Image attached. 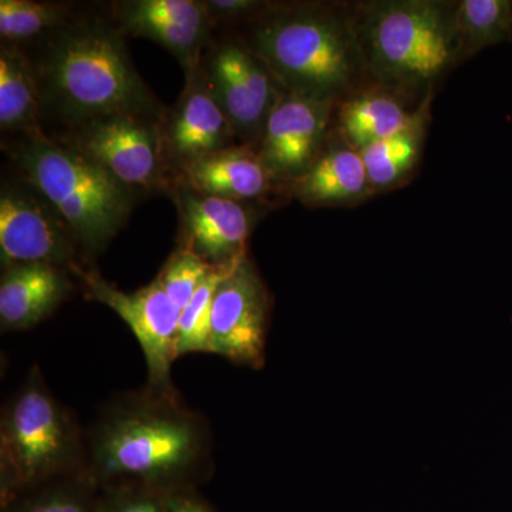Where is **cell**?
Wrapping results in <instances>:
<instances>
[{
  "label": "cell",
  "instance_id": "1",
  "mask_svg": "<svg viewBox=\"0 0 512 512\" xmlns=\"http://www.w3.org/2000/svg\"><path fill=\"white\" fill-rule=\"evenodd\" d=\"M86 450V474L101 491L173 495L197 490L212 473L210 426L175 389L146 386L111 399Z\"/></svg>",
  "mask_w": 512,
  "mask_h": 512
},
{
  "label": "cell",
  "instance_id": "2",
  "mask_svg": "<svg viewBox=\"0 0 512 512\" xmlns=\"http://www.w3.org/2000/svg\"><path fill=\"white\" fill-rule=\"evenodd\" d=\"M29 59L43 119L52 117L66 131L113 114L163 116L167 110L138 74L124 33L101 20H70L37 43Z\"/></svg>",
  "mask_w": 512,
  "mask_h": 512
},
{
  "label": "cell",
  "instance_id": "3",
  "mask_svg": "<svg viewBox=\"0 0 512 512\" xmlns=\"http://www.w3.org/2000/svg\"><path fill=\"white\" fill-rule=\"evenodd\" d=\"M244 40L286 92L339 103L370 83L352 2L266 5Z\"/></svg>",
  "mask_w": 512,
  "mask_h": 512
},
{
  "label": "cell",
  "instance_id": "4",
  "mask_svg": "<svg viewBox=\"0 0 512 512\" xmlns=\"http://www.w3.org/2000/svg\"><path fill=\"white\" fill-rule=\"evenodd\" d=\"M352 3L370 83L423 103L460 66L456 0Z\"/></svg>",
  "mask_w": 512,
  "mask_h": 512
},
{
  "label": "cell",
  "instance_id": "5",
  "mask_svg": "<svg viewBox=\"0 0 512 512\" xmlns=\"http://www.w3.org/2000/svg\"><path fill=\"white\" fill-rule=\"evenodd\" d=\"M5 151L70 225L84 261L96 258L130 217L134 191L46 131L12 137Z\"/></svg>",
  "mask_w": 512,
  "mask_h": 512
},
{
  "label": "cell",
  "instance_id": "6",
  "mask_svg": "<svg viewBox=\"0 0 512 512\" xmlns=\"http://www.w3.org/2000/svg\"><path fill=\"white\" fill-rule=\"evenodd\" d=\"M86 460V433L33 366L0 419V504L50 481L86 473Z\"/></svg>",
  "mask_w": 512,
  "mask_h": 512
},
{
  "label": "cell",
  "instance_id": "7",
  "mask_svg": "<svg viewBox=\"0 0 512 512\" xmlns=\"http://www.w3.org/2000/svg\"><path fill=\"white\" fill-rule=\"evenodd\" d=\"M198 72L234 128L238 143L256 150L272 111L288 93L284 86L237 37L208 40Z\"/></svg>",
  "mask_w": 512,
  "mask_h": 512
},
{
  "label": "cell",
  "instance_id": "8",
  "mask_svg": "<svg viewBox=\"0 0 512 512\" xmlns=\"http://www.w3.org/2000/svg\"><path fill=\"white\" fill-rule=\"evenodd\" d=\"M0 262L2 269L50 264L76 276L89 268L72 228L36 187L18 174L3 178L0 190Z\"/></svg>",
  "mask_w": 512,
  "mask_h": 512
},
{
  "label": "cell",
  "instance_id": "9",
  "mask_svg": "<svg viewBox=\"0 0 512 512\" xmlns=\"http://www.w3.org/2000/svg\"><path fill=\"white\" fill-rule=\"evenodd\" d=\"M154 114L123 113L87 121L59 138L100 165L130 190L165 187L160 121Z\"/></svg>",
  "mask_w": 512,
  "mask_h": 512
},
{
  "label": "cell",
  "instance_id": "10",
  "mask_svg": "<svg viewBox=\"0 0 512 512\" xmlns=\"http://www.w3.org/2000/svg\"><path fill=\"white\" fill-rule=\"evenodd\" d=\"M271 296L248 255L228 265L215 291L208 353L261 369Z\"/></svg>",
  "mask_w": 512,
  "mask_h": 512
},
{
  "label": "cell",
  "instance_id": "11",
  "mask_svg": "<svg viewBox=\"0 0 512 512\" xmlns=\"http://www.w3.org/2000/svg\"><path fill=\"white\" fill-rule=\"evenodd\" d=\"M76 278L93 301L113 309L140 343L146 357L148 383L154 389H174L171 365L178 356L181 311L154 279L136 292L109 284L93 268L80 269Z\"/></svg>",
  "mask_w": 512,
  "mask_h": 512
},
{
  "label": "cell",
  "instance_id": "12",
  "mask_svg": "<svg viewBox=\"0 0 512 512\" xmlns=\"http://www.w3.org/2000/svg\"><path fill=\"white\" fill-rule=\"evenodd\" d=\"M336 104L288 92L272 111L256 151L278 187L288 188L295 183L322 153L332 130Z\"/></svg>",
  "mask_w": 512,
  "mask_h": 512
},
{
  "label": "cell",
  "instance_id": "13",
  "mask_svg": "<svg viewBox=\"0 0 512 512\" xmlns=\"http://www.w3.org/2000/svg\"><path fill=\"white\" fill-rule=\"evenodd\" d=\"M185 77L187 84L180 100L173 109L164 111L160 121L165 168L177 177L202 158L239 144L198 69Z\"/></svg>",
  "mask_w": 512,
  "mask_h": 512
},
{
  "label": "cell",
  "instance_id": "14",
  "mask_svg": "<svg viewBox=\"0 0 512 512\" xmlns=\"http://www.w3.org/2000/svg\"><path fill=\"white\" fill-rule=\"evenodd\" d=\"M180 247L190 249L212 266L224 268L248 255L254 211L247 202L212 197L178 185Z\"/></svg>",
  "mask_w": 512,
  "mask_h": 512
},
{
  "label": "cell",
  "instance_id": "15",
  "mask_svg": "<svg viewBox=\"0 0 512 512\" xmlns=\"http://www.w3.org/2000/svg\"><path fill=\"white\" fill-rule=\"evenodd\" d=\"M124 35L146 37L167 49L183 66L185 76L200 66L210 40L211 18L205 2L133 0L117 6Z\"/></svg>",
  "mask_w": 512,
  "mask_h": 512
},
{
  "label": "cell",
  "instance_id": "16",
  "mask_svg": "<svg viewBox=\"0 0 512 512\" xmlns=\"http://www.w3.org/2000/svg\"><path fill=\"white\" fill-rule=\"evenodd\" d=\"M431 100L433 97L416 103L369 83L336 104L332 128L349 146L360 151L377 141L397 136L430 116Z\"/></svg>",
  "mask_w": 512,
  "mask_h": 512
},
{
  "label": "cell",
  "instance_id": "17",
  "mask_svg": "<svg viewBox=\"0 0 512 512\" xmlns=\"http://www.w3.org/2000/svg\"><path fill=\"white\" fill-rule=\"evenodd\" d=\"M73 272L50 264L2 269L0 328L15 332L35 328L59 308L73 291Z\"/></svg>",
  "mask_w": 512,
  "mask_h": 512
},
{
  "label": "cell",
  "instance_id": "18",
  "mask_svg": "<svg viewBox=\"0 0 512 512\" xmlns=\"http://www.w3.org/2000/svg\"><path fill=\"white\" fill-rule=\"evenodd\" d=\"M288 188L308 207H352L375 195L359 150L333 128L315 163Z\"/></svg>",
  "mask_w": 512,
  "mask_h": 512
},
{
  "label": "cell",
  "instance_id": "19",
  "mask_svg": "<svg viewBox=\"0 0 512 512\" xmlns=\"http://www.w3.org/2000/svg\"><path fill=\"white\" fill-rule=\"evenodd\" d=\"M180 184L212 197L249 202L278 187L254 147L237 144L202 158L180 177Z\"/></svg>",
  "mask_w": 512,
  "mask_h": 512
},
{
  "label": "cell",
  "instance_id": "20",
  "mask_svg": "<svg viewBox=\"0 0 512 512\" xmlns=\"http://www.w3.org/2000/svg\"><path fill=\"white\" fill-rule=\"evenodd\" d=\"M42 99L28 53L0 46V128L12 137L43 130Z\"/></svg>",
  "mask_w": 512,
  "mask_h": 512
},
{
  "label": "cell",
  "instance_id": "21",
  "mask_svg": "<svg viewBox=\"0 0 512 512\" xmlns=\"http://www.w3.org/2000/svg\"><path fill=\"white\" fill-rule=\"evenodd\" d=\"M429 121L430 116L424 117L409 130L359 151L373 194L399 188L413 177L423 156Z\"/></svg>",
  "mask_w": 512,
  "mask_h": 512
},
{
  "label": "cell",
  "instance_id": "22",
  "mask_svg": "<svg viewBox=\"0 0 512 512\" xmlns=\"http://www.w3.org/2000/svg\"><path fill=\"white\" fill-rule=\"evenodd\" d=\"M458 63L511 42L512 0H456Z\"/></svg>",
  "mask_w": 512,
  "mask_h": 512
},
{
  "label": "cell",
  "instance_id": "23",
  "mask_svg": "<svg viewBox=\"0 0 512 512\" xmlns=\"http://www.w3.org/2000/svg\"><path fill=\"white\" fill-rule=\"evenodd\" d=\"M100 488L86 473L59 478L0 504V512H94Z\"/></svg>",
  "mask_w": 512,
  "mask_h": 512
},
{
  "label": "cell",
  "instance_id": "24",
  "mask_svg": "<svg viewBox=\"0 0 512 512\" xmlns=\"http://www.w3.org/2000/svg\"><path fill=\"white\" fill-rule=\"evenodd\" d=\"M69 8L59 3L33 0L0 2V37L5 45L19 47L42 42L72 20Z\"/></svg>",
  "mask_w": 512,
  "mask_h": 512
},
{
  "label": "cell",
  "instance_id": "25",
  "mask_svg": "<svg viewBox=\"0 0 512 512\" xmlns=\"http://www.w3.org/2000/svg\"><path fill=\"white\" fill-rule=\"evenodd\" d=\"M225 268L227 266L215 268L202 281L190 303L181 312L180 330H178V356L187 355V353L208 352L212 303H214L215 291L224 275Z\"/></svg>",
  "mask_w": 512,
  "mask_h": 512
},
{
  "label": "cell",
  "instance_id": "26",
  "mask_svg": "<svg viewBox=\"0 0 512 512\" xmlns=\"http://www.w3.org/2000/svg\"><path fill=\"white\" fill-rule=\"evenodd\" d=\"M215 268L218 266L208 264L190 249L178 247L158 272L156 281L174 305L183 312L202 281Z\"/></svg>",
  "mask_w": 512,
  "mask_h": 512
},
{
  "label": "cell",
  "instance_id": "27",
  "mask_svg": "<svg viewBox=\"0 0 512 512\" xmlns=\"http://www.w3.org/2000/svg\"><path fill=\"white\" fill-rule=\"evenodd\" d=\"M168 497L140 490H100L94 512H168Z\"/></svg>",
  "mask_w": 512,
  "mask_h": 512
},
{
  "label": "cell",
  "instance_id": "28",
  "mask_svg": "<svg viewBox=\"0 0 512 512\" xmlns=\"http://www.w3.org/2000/svg\"><path fill=\"white\" fill-rule=\"evenodd\" d=\"M266 5L268 3L254 2V0H211V2H205L211 20L254 18L266 8Z\"/></svg>",
  "mask_w": 512,
  "mask_h": 512
},
{
  "label": "cell",
  "instance_id": "29",
  "mask_svg": "<svg viewBox=\"0 0 512 512\" xmlns=\"http://www.w3.org/2000/svg\"><path fill=\"white\" fill-rule=\"evenodd\" d=\"M168 512H217L197 490L183 491L168 497Z\"/></svg>",
  "mask_w": 512,
  "mask_h": 512
},
{
  "label": "cell",
  "instance_id": "30",
  "mask_svg": "<svg viewBox=\"0 0 512 512\" xmlns=\"http://www.w3.org/2000/svg\"><path fill=\"white\" fill-rule=\"evenodd\" d=\"M511 42H512V36H511Z\"/></svg>",
  "mask_w": 512,
  "mask_h": 512
}]
</instances>
